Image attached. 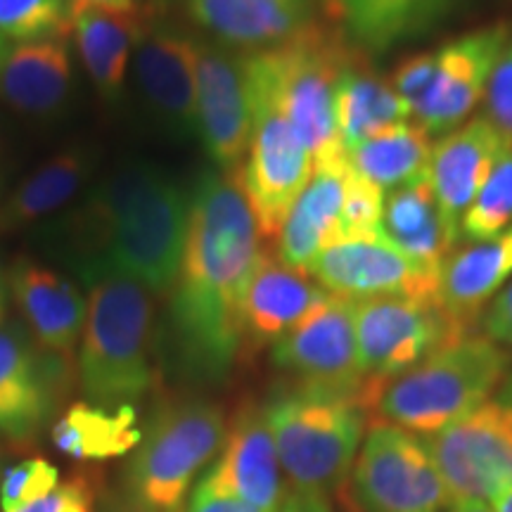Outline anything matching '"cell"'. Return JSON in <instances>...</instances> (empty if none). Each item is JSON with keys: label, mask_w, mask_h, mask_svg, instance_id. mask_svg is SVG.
Here are the masks:
<instances>
[{"label": "cell", "mask_w": 512, "mask_h": 512, "mask_svg": "<svg viewBox=\"0 0 512 512\" xmlns=\"http://www.w3.org/2000/svg\"><path fill=\"white\" fill-rule=\"evenodd\" d=\"M280 512H332V508H330V498L311 496V494H294V491H290Z\"/></svg>", "instance_id": "obj_42"}, {"label": "cell", "mask_w": 512, "mask_h": 512, "mask_svg": "<svg viewBox=\"0 0 512 512\" xmlns=\"http://www.w3.org/2000/svg\"><path fill=\"white\" fill-rule=\"evenodd\" d=\"M451 501H486L512 482V408L501 399L425 439Z\"/></svg>", "instance_id": "obj_13"}, {"label": "cell", "mask_w": 512, "mask_h": 512, "mask_svg": "<svg viewBox=\"0 0 512 512\" xmlns=\"http://www.w3.org/2000/svg\"><path fill=\"white\" fill-rule=\"evenodd\" d=\"M354 309L356 302L330 294L273 344L271 361L297 382L361 394L370 413V389L358 363Z\"/></svg>", "instance_id": "obj_15"}, {"label": "cell", "mask_w": 512, "mask_h": 512, "mask_svg": "<svg viewBox=\"0 0 512 512\" xmlns=\"http://www.w3.org/2000/svg\"><path fill=\"white\" fill-rule=\"evenodd\" d=\"M72 95V55L67 38L17 43L0 62V98L12 110L50 117Z\"/></svg>", "instance_id": "obj_24"}, {"label": "cell", "mask_w": 512, "mask_h": 512, "mask_svg": "<svg viewBox=\"0 0 512 512\" xmlns=\"http://www.w3.org/2000/svg\"><path fill=\"white\" fill-rule=\"evenodd\" d=\"M503 145V133L482 114L453 128L432 147L430 185L453 245L460 242V221L482 192Z\"/></svg>", "instance_id": "obj_19"}, {"label": "cell", "mask_w": 512, "mask_h": 512, "mask_svg": "<svg viewBox=\"0 0 512 512\" xmlns=\"http://www.w3.org/2000/svg\"><path fill=\"white\" fill-rule=\"evenodd\" d=\"M86 283L91 299L76 361L83 394L95 406H136L157 384L152 292L124 273H100Z\"/></svg>", "instance_id": "obj_4"}, {"label": "cell", "mask_w": 512, "mask_h": 512, "mask_svg": "<svg viewBox=\"0 0 512 512\" xmlns=\"http://www.w3.org/2000/svg\"><path fill=\"white\" fill-rule=\"evenodd\" d=\"M498 399L505 401L512 408V373H510L508 380H505V384L501 387V392H498Z\"/></svg>", "instance_id": "obj_47"}, {"label": "cell", "mask_w": 512, "mask_h": 512, "mask_svg": "<svg viewBox=\"0 0 512 512\" xmlns=\"http://www.w3.org/2000/svg\"><path fill=\"white\" fill-rule=\"evenodd\" d=\"M190 12L221 46L261 53L313 24L309 0H190Z\"/></svg>", "instance_id": "obj_22"}, {"label": "cell", "mask_w": 512, "mask_h": 512, "mask_svg": "<svg viewBox=\"0 0 512 512\" xmlns=\"http://www.w3.org/2000/svg\"><path fill=\"white\" fill-rule=\"evenodd\" d=\"M354 512H446L444 477L418 434L370 420L342 489Z\"/></svg>", "instance_id": "obj_8"}, {"label": "cell", "mask_w": 512, "mask_h": 512, "mask_svg": "<svg viewBox=\"0 0 512 512\" xmlns=\"http://www.w3.org/2000/svg\"><path fill=\"white\" fill-rule=\"evenodd\" d=\"M69 22L81 62L105 100H119L126 86L128 60L147 27L140 10H112L69 0Z\"/></svg>", "instance_id": "obj_23"}, {"label": "cell", "mask_w": 512, "mask_h": 512, "mask_svg": "<svg viewBox=\"0 0 512 512\" xmlns=\"http://www.w3.org/2000/svg\"><path fill=\"white\" fill-rule=\"evenodd\" d=\"M508 377V351L494 339L470 332L382 384L370 415L427 439L494 399Z\"/></svg>", "instance_id": "obj_5"}, {"label": "cell", "mask_w": 512, "mask_h": 512, "mask_svg": "<svg viewBox=\"0 0 512 512\" xmlns=\"http://www.w3.org/2000/svg\"><path fill=\"white\" fill-rule=\"evenodd\" d=\"M81 3L102 5V8H112V10H136V3H133V0H81Z\"/></svg>", "instance_id": "obj_45"}, {"label": "cell", "mask_w": 512, "mask_h": 512, "mask_svg": "<svg viewBox=\"0 0 512 512\" xmlns=\"http://www.w3.org/2000/svg\"><path fill=\"white\" fill-rule=\"evenodd\" d=\"M309 275L325 292L351 302L377 297L439 302L441 268L420 264L382 235L332 242L313 259Z\"/></svg>", "instance_id": "obj_12"}, {"label": "cell", "mask_w": 512, "mask_h": 512, "mask_svg": "<svg viewBox=\"0 0 512 512\" xmlns=\"http://www.w3.org/2000/svg\"><path fill=\"white\" fill-rule=\"evenodd\" d=\"M76 366L50 354L19 325L0 328V437L34 444L67 399Z\"/></svg>", "instance_id": "obj_11"}, {"label": "cell", "mask_w": 512, "mask_h": 512, "mask_svg": "<svg viewBox=\"0 0 512 512\" xmlns=\"http://www.w3.org/2000/svg\"><path fill=\"white\" fill-rule=\"evenodd\" d=\"M484 117L503 133L505 140H512V36L498 55L494 74L486 86Z\"/></svg>", "instance_id": "obj_37"}, {"label": "cell", "mask_w": 512, "mask_h": 512, "mask_svg": "<svg viewBox=\"0 0 512 512\" xmlns=\"http://www.w3.org/2000/svg\"><path fill=\"white\" fill-rule=\"evenodd\" d=\"M489 505L494 512H512V482L501 486V489L489 498Z\"/></svg>", "instance_id": "obj_43"}, {"label": "cell", "mask_w": 512, "mask_h": 512, "mask_svg": "<svg viewBox=\"0 0 512 512\" xmlns=\"http://www.w3.org/2000/svg\"><path fill=\"white\" fill-rule=\"evenodd\" d=\"M254 133L247 55L226 46H197V136L216 171L235 176Z\"/></svg>", "instance_id": "obj_14"}, {"label": "cell", "mask_w": 512, "mask_h": 512, "mask_svg": "<svg viewBox=\"0 0 512 512\" xmlns=\"http://www.w3.org/2000/svg\"><path fill=\"white\" fill-rule=\"evenodd\" d=\"M384 200H387V192L366 181L363 176H358L349 166L337 240L377 238L382 228Z\"/></svg>", "instance_id": "obj_35"}, {"label": "cell", "mask_w": 512, "mask_h": 512, "mask_svg": "<svg viewBox=\"0 0 512 512\" xmlns=\"http://www.w3.org/2000/svg\"><path fill=\"white\" fill-rule=\"evenodd\" d=\"M254 133L242 169L235 174L254 211L261 240H275L313 176V157L283 114L252 95Z\"/></svg>", "instance_id": "obj_10"}, {"label": "cell", "mask_w": 512, "mask_h": 512, "mask_svg": "<svg viewBox=\"0 0 512 512\" xmlns=\"http://www.w3.org/2000/svg\"><path fill=\"white\" fill-rule=\"evenodd\" d=\"M60 486V470L46 458H27L0 472V510L17 512Z\"/></svg>", "instance_id": "obj_36"}, {"label": "cell", "mask_w": 512, "mask_h": 512, "mask_svg": "<svg viewBox=\"0 0 512 512\" xmlns=\"http://www.w3.org/2000/svg\"><path fill=\"white\" fill-rule=\"evenodd\" d=\"M482 335L494 339L496 344L512 356V280L503 292L486 306L482 316Z\"/></svg>", "instance_id": "obj_41"}, {"label": "cell", "mask_w": 512, "mask_h": 512, "mask_svg": "<svg viewBox=\"0 0 512 512\" xmlns=\"http://www.w3.org/2000/svg\"><path fill=\"white\" fill-rule=\"evenodd\" d=\"M226 432L228 418L219 403L195 396L159 403L124 472L136 512H183L219 456Z\"/></svg>", "instance_id": "obj_7"}, {"label": "cell", "mask_w": 512, "mask_h": 512, "mask_svg": "<svg viewBox=\"0 0 512 512\" xmlns=\"http://www.w3.org/2000/svg\"><path fill=\"white\" fill-rule=\"evenodd\" d=\"M451 0H325L354 50L380 55L425 31Z\"/></svg>", "instance_id": "obj_27"}, {"label": "cell", "mask_w": 512, "mask_h": 512, "mask_svg": "<svg viewBox=\"0 0 512 512\" xmlns=\"http://www.w3.org/2000/svg\"><path fill=\"white\" fill-rule=\"evenodd\" d=\"M190 192L152 164H126L62 221L57 240L83 280L124 273L152 294L169 292L181 268Z\"/></svg>", "instance_id": "obj_2"}, {"label": "cell", "mask_w": 512, "mask_h": 512, "mask_svg": "<svg viewBox=\"0 0 512 512\" xmlns=\"http://www.w3.org/2000/svg\"><path fill=\"white\" fill-rule=\"evenodd\" d=\"M510 36L508 24H491L437 48V72L432 86L413 114L427 136L441 138L463 126L472 110L484 102L498 55L503 53Z\"/></svg>", "instance_id": "obj_16"}, {"label": "cell", "mask_w": 512, "mask_h": 512, "mask_svg": "<svg viewBox=\"0 0 512 512\" xmlns=\"http://www.w3.org/2000/svg\"><path fill=\"white\" fill-rule=\"evenodd\" d=\"M287 489L330 498L361 451L370 413L361 394L294 382L264 401Z\"/></svg>", "instance_id": "obj_3"}, {"label": "cell", "mask_w": 512, "mask_h": 512, "mask_svg": "<svg viewBox=\"0 0 512 512\" xmlns=\"http://www.w3.org/2000/svg\"><path fill=\"white\" fill-rule=\"evenodd\" d=\"M5 311H8V287H5V280L0 278V325L5 320Z\"/></svg>", "instance_id": "obj_46"}, {"label": "cell", "mask_w": 512, "mask_h": 512, "mask_svg": "<svg viewBox=\"0 0 512 512\" xmlns=\"http://www.w3.org/2000/svg\"><path fill=\"white\" fill-rule=\"evenodd\" d=\"M354 320L358 363L370 389V403L382 384L472 332L448 316L441 302L406 297L361 299L356 302Z\"/></svg>", "instance_id": "obj_9"}, {"label": "cell", "mask_w": 512, "mask_h": 512, "mask_svg": "<svg viewBox=\"0 0 512 512\" xmlns=\"http://www.w3.org/2000/svg\"><path fill=\"white\" fill-rule=\"evenodd\" d=\"M347 38L311 24L280 46L247 55L249 91L290 121L313 157V171L347 164L335 119V91L351 57Z\"/></svg>", "instance_id": "obj_6"}, {"label": "cell", "mask_w": 512, "mask_h": 512, "mask_svg": "<svg viewBox=\"0 0 512 512\" xmlns=\"http://www.w3.org/2000/svg\"><path fill=\"white\" fill-rule=\"evenodd\" d=\"M432 138L418 121L375 133L347 155L351 171L384 192L430 178Z\"/></svg>", "instance_id": "obj_31"}, {"label": "cell", "mask_w": 512, "mask_h": 512, "mask_svg": "<svg viewBox=\"0 0 512 512\" xmlns=\"http://www.w3.org/2000/svg\"><path fill=\"white\" fill-rule=\"evenodd\" d=\"M349 162L313 171L311 181L292 204L278 233V259L309 273L313 259L339 235Z\"/></svg>", "instance_id": "obj_26"}, {"label": "cell", "mask_w": 512, "mask_h": 512, "mask_svg": "<svg viewBox=\"0 0 512 512\" xmlns=\"http://www.w3.org/2000/svg\"><path fill=\"white\" fill-rule=\"evenodd\" d=\"M95 508V489L91 479L76 475L62 482L48 496L38 498L36 503L17 512H93Z\"/></svg>", "instance_id": "obj_39"}, {"label": "cell", "mask_w": 512, "mask_h": 512, "mask_svg": "<svg viewBox=\"0 0 512 512\" xmlns=\"http://www.w3.org/2000/svg\"><path fill=\"white\" fill-rule=\"evenodd\" d=\"M197 46L188 31L147 22L133 69L152 117L174 138L197 136Z\"/></svg>", "instance_id": "obj_17"}, {"label": "cell", "mask_w": 512, "mask_h": 512, "mask_svg": "<svg viewBox=\"0 0 512 512\" xmlns=\"http://www.w3.org/2000/svg\"><path fill=\"white\" fill-rule=\"evenodd\" d=\"M5 53H8V41H5L3 36H0V62H3V57H5Z\"/></svg>", "instance_id": "obj_48"}, {"label": "cell", "mask_w": 512, "mask_h": 512, "mask_svg": "<svg viewBox=\"0 0 512 512\" xmlns=\"http://www.w3.org/2000/svg\"><path fill=\"white\" fill-rule=\"evenodd\" d=\"M183 512H264L254 505L242 501V498L228 494L209 482L207 477H200L188 498Z\"/></svg>", "instance_id": "obj_40"}, {"label": "cell", "mask_w": 512, "mask_h": 512, "mask_svg": "<svg viewBox=\"0 0 512 512\" xmlns=\"http://www.w3.org/2000/svg\"><path fill=\"white\" fill-rule=\"evenodd\" d=\"M411 107L394 91L392 81L363 67L354 55L344 64L335 91L337 133L344 152L354 150L375 133L411 121Z\"/></svg>", "instance_id": "obj_28"}, {"label": "cell", "mask_w": 512, "mask_h": 512, "mask_svg": "<svg viewBox=\"0 0 512 512\" xmlns=\"http://www.w3.org/2000/svg\"><path fill=\"white\" fill-rule=\"evenodd\" d=\"M57 451L76 463H100L133 453L143 439L136 406L105 408L74 401L50 427Z\"/></svg>", "instance_id": "obj_29"}, {"label": "cell", "mask_w": 512, "mask_h": 512, "mask_svg": "<svg viewBox=\"0 0 512 512\" xmlns=\"http://www.w3.org/2000/svg\"><path fill=\"white\" fill-rule=\"evenodd\" d=\"M91 171V152L69 147L43 162L34 174L24 178L0 209V230H19L43 221L62 209Z\"/></svg>", "instance_id": "obj_32"}, {"label": "cell", "mask_w": 512, "mask_h": 512, "mask_svg": "<svg viewBox=\"0 0 512 512\" xmlns=\"http://www.w3.org/2000/svg\"><path fill=\"white\" fill-rule=\"evenodd\" d=\"M8 283L31 337L50 354L74 363L88 313L79 287L27 256L12 264Z\"/></svg>", "instance_id": "obj_21"}, {"label": "cell", "mask_w": 512, "mask_h": 512, "mask_svg": "<svg viewBox=\"0 0 512 512\" xmlns=\"http://www.w3.org/2000/svg\"><path fill=\"white\" fill-rule=\"evenodd\" d=\"M434 72H437V50L430 53H418L406 57L392 76L394 91L401 95L403 102L411 107V112L420 107V102L425 100L427 91H430Z\"/></svg>", "instance_id": "obj_38"}, {"label": "cell", "mask_w": 512, "mask_h": 512, "mask_svg": "<svg viewBox=\"0 0 512 512\" xmlns=\"http://www.w3.org/2000/svg\"><path fill=\"white\" fill-rule=\"evenodd\" d=\"M69 31V0H0V36L5 41H48L67 38Z\"/></svg>", "instance_id": "obj_34"}, {"label": "cell", "mask_w": 512, "mask_h": 512, "mask_svg": "<svg viewBox=\"0 0 512 512\" xmlns=\"http://www.w3.org/2000/svg\"><path fill=\"white\" fill-rule=\"evenodd\" d=\"M259 240L238 178L204 171L190 190L183 259L166 311L169 347L190 380H226L242 354V297Z\"/></svg>", "instance_id": "obj_1"}, {"label": "cell", "mask_w": 512, "mask_h": 512, "mask_svg": "<svg viewBox=\"0 0 512 512\" xmlns=\"http://www.w3.org/2000/svg\"><path fill=\"white\" fill-rule=\"evenodd\" d=\"M446 512H494L491 505L486 501H470V498H458V501H451Z\"/></svg>", "instance_id": "obj_44"}, {"label": "cell", "mask_w": 512, "mask_h": 512, "mask_svg": "<svg viewBox=\"0 0 512 512\" xmlns=\"http://www.w3.org/2000/svg\"><path fill=\"white\" fill-rule=\"evenodd\" d=\"M202 477L264 512H280L287 482L280 465L264 403L245 401L228 420V432L214 463Z\"/></svg>", "instance_id": "obj_18"}, {"label": "cell", "mask_w": 512, "mask_h": 512, "mask_svg": "<svg viewBox=\"0 0 512 512\" xmlns=\"http://www.w3.org/2000/svg\"><path fill=\"white\" fill-rule=\"evenodd\" d=\"M512 226V140H505L482 192L460 221V240L484 242Z\"/></svg>", "instance_id": "obj_33"}, {"label": "cell", "mask_w": 512, "mask_h": 512, "mask_svg": "<svg viewBox=\"0 0 512 512\" xmlns=\"http://www.w3.org/2000/svg\"><path fill=\"white\" fill-rule=\"evenodd\" d=\"M328 297L309 273L261 252L242 297V351L278 344Z\"/></svg>", "instance_id": "obj_20"}, {"label": "cell", "mask_w": 512, "mask_h": 512, "mask_svg": "<svg viewBox=\"0 0 512 512\" xmlns=\"http://www.w3.org/2000/svg\"><path fill=\"white\" fill-rule=\"evenodd\" d=\"M380 235L415 261L434 268H444L456 247L446 230L430 178L387 192Z\"/></svg>", "instance_id": "obj_30"}, {"label": "cell", "mask_w": 512, "mask_h": 512, "mask_svg": "<svg viewBox=\"0 0 512 512\" xmlns=\"http://www.w3.org/2000/svg\"><path fill=\"white\" fill-rule=\"evenodd\" d=\"M512 280V226L496 238L472 242L453 252L441 268L439 302L467 330L482 320L503 287Z\"/></svg>", "instance_id": "obj_25"}]
</instances>
